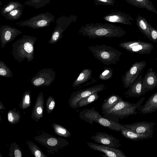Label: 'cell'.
Masks as SVG:
<instances>
[{"label":"cell","instance_id":"1","mask_svg":"<svg viewBox=\"0 0 157 157\" xmlns=\"http://www.w3.org/2000/svg\"><path fill=\"white\" fill-rule=\"evenodd\" d=\"M80 35L90 38L121 37L126 33L120 26L112 24L96 23H87L82 26L78 31Z\"/></svg>","mask_w":157,"mask_h":157},{"label":"cell","instance_id":"2","mask_svg":"<svg viewBox=\"0 0 157 157\" xmlns=\"http://www.w3.org/2000/svg\"><path fill=\"white\" fill-rule=\"evenodd\" d=\"M37 38L24 35L12 45L11 54L16 60L21 63L26 59L28 62L34 59V45Z\"/></svg>","mask_w":157,"mask_h":157},{"label":"cell","instance_id":"3","mask_svg":"<svg viewBox=\"0 0 157 157\" xmlns=\"http://www.w3.org/2000/svg\"><path fill=\"white\" fill-rule=\"evenodd\" d=\"M88 49L96 59L108 66L116 64L122 54L119 50L104 44L88 46Z\"/></svg>","mask_w":157,"mask_h":157},{"label":"cell","instance_id":"4","mask_svg":"<svg viewBox=\"0 0 157 157\" xmlns=\"http://www.w3.org/2000/svg\"><path fill=\"white\" fill-rule=\"evenodd\" d=\"M145 99L143 97L137 102L133 103L122 99L112 108L102 113L110 118L122 119L129 115L136 114L138 112L136 110L141 107Z\"/></svg>","mask_w":157,"mask_h":157},{"label":"cell","instance_id":"5","mask_svg":"<svg viewBox=\"0 0 157 157\" xmlns=\"http://www.w3.org/2000/svg\"><path fill=\"white\" fill-rule=\"evenodd\" d=\"M55 16L49 12L37 14L24 21H19L15 25L18 26H27L33 29L48 26L55 21Z\"/></svg>","mask_w":157,"mask_h":157},{"label":"cell","instance_id":"6","mask_svg":"<svg viewBox=\"0 0 157 157\" xmlns=\"http://www.w3.org/2000/svg\"><path fill=\"white\" fill-rule=\"evenodd\" d=\"M119 45L128 52L140 54H149L154 48L152 44L139 40L121 42Z\"/></svg>","mask_w":157,"mask_h":157},{"label":"cell","instance_id":"7","mask_svg":"<svg viewBox=\"0 0 157 157\" xmlns=\"http://www.w3.org/2000/svg\"><path fill=\"white\" fill-rule=\"evenodd\" d=\"M56 76L53 68H44L38 71L32 78L31 83L36 86H48L54 81Z\"/></svg>","mask_w":157,"mask_h":157},{"label":"cell","instance_id":"8","mask_svg":"<svg viewBox=\"0 0 157 157\" xmlns=\"http://www.w3.org/2000/svg\"><path fill=\"white\" fill-rule=\"evenodd\" d=\"M146 65V63L145 61L136 62L132 65L129 69L122 77V81L124 88H129L131 83L138 77Z\"/></svg>","mask_w":157,"mask_h":157},{"label":"cell","instance_id":"9","mask_svg":"<svg viewBox=\"0 0 157 157\" xmlns=\"http://www.w3.org/2000/svg\"><path fill=\"white\" fill-rule=\"evenodd\" d=\"M105 87L104 84H101L73 92L70 98V106L72 108H76L78 102L82 99L94 93L102 91Z\"/></svg>","mask_w":157,"mask_h":157},{"label":"cell","instance_id":"10","mask_svg":"<svg viewBox=\"0 0 157 157\" xmlns=\"http://www.w3.org/2000/svg\"><path fill=\"white\" fill-rule=\"evenodd\" d=\"M104 20L111 23L132 25L134 19L129 15L117 10L111 11L105 14Z\"/></svg>","mask_w":157,"mask_h":157},{"label":"cell","instance_id":"11","mask_svg":"<svg viewBox=\"0 0 157 157\" xmlns=\"http://www.w3.org/2000/svg\"><path fill=\"white\" fill-rule=\"evenodd\" d=\"M22 32L8 25H2L0 27L1 46L3 48L8 43L12 41Z\"/></svg>","mask_w":157,"mask_h":157},{"label":"cell","instance_id":"12","mask_svg":"<svg viewBox=\"0 0 157 157\" xmlns=\"http://www.w3.org/2000/svg\"><path fill=\"white\" fill-rule=\"evenodd\" d=\"M90 138L95 142L110 147L118 148L121 146L119 140L105 132H97Z\"/></svg>","mask_w":157,"mask_h":157},{"label":"cell","instance_id":"13","mask_svg":"<svg viewBox=\"0 0 157 157\" xmlns=\"http://www.w3.org/2000/svg\"><path fill=\"white\" fill-rule=\"evenodd\" d=\"M87 145L91 149L104 153L102 155L105 157H127L121 150L117 148H114L102 144H98L92 142H88Z\"/></svg>","mask_w":157,"mask_h":157},{"label":"cell","instance_id":"14","mask_svg":"<svg viewBox=\"0 0 157 157\" xmlns=\"http://www.w3.org/2000/svg\"><path fill=\"white\" fill-rule=\"evenodd\" d=\"M157 86V74L152 68H148L143 78L142 96Z\"/></svg>","mask_w":157,"mask_h":157},{"label":"cell","instance_id":"15","mask_svg":"<svg viewBox=\"0 0 157 157\" xmlns=\"http://www.w3.org/2000/svg\"><path fill=\"white\" fill-rule=\"evenodd\" d=\"M155 124L153 122L143 121L123 125L125 128L137 133L144 134L153 133V129Z\"/></svg>","mask_w":157,"mask_h":157},{"label":"cell","instance_id":"16","mask_svg":"<svg viewBox=\"0 0 157 157\" xmlns=\"http://www.w3.org/2000/svg\"><path fill=\"white\" fill-rule=\"evenodd\" d=\"M144 114L153 113L157 110V91L152 94L145 101L144 105L138 109Z\"/></svg>","mask_w":157,"mask_h":157},{"label":"cell","instance_id":"17","mask_svg":"<svg viewBox=\"0 0 157 157\" xmlns=\"http://www.w3.org/2000/svg\"><path fill=\"white\" fill-rule=\"evenodd\" d=\"M79 117L86 122L93 125V122L97 123L98 119L102 116L93 107L90 109H84L80 111Z\"/></svg>","mask_w":157,"mask_h":157},{"label":"cell","instance_id":"18","mask_svg":"<svg viewBox=\"0 0 157 157\" xmlns=\"http://www.w3.org/2000/svg\"><path fill=\"white\" fill-rule=\"evenodd\" d=\"M143 78L142 74H140L130 85L129 89L125 93V95L131 97L139 98L141 96Z\"/></svg>","mask_w":157,"mask_h":157},{"label":"cell","instance_id":"19","mask_svg":"<svg viewBox=\"0 0 157 157\" xmlns=\"http://www.w3.org/2000/svg\"><path fill=\"white\" fill-rule=\"evenodd\" d=\"M122 135L125 138L133 141L147 139L153 137V133L140 134L128 129L125 127L120 130Z\"/></svg>","mask_w":157,"mask_h":157},{"label":"cell","instance_id":"20","mask_svg":"<svg viewBox=\"0 0 157 157\" xmlns=\"http://www.w3.org/2000/svg\"><path fill=\"white\" fill-rule=\"evenodd\" d=\"M136 24L140 31L148 39L152 41L148 23L144 17L138 14L136 19Z\"/></svg>","mask_w":157,"mask_h":157},{"label":"cell","instance_id":"21","mask_svg":"<svg viewBox=\"0 0 157 157\" xmlns=\"http://www.w3.org/2000/svg\"><path fill=\"white\" fill-rule=\"evenodd\" d=\"M127 3L137 7L145 8L157 14V11L150 0H124Z\"/></svg>","mask_w":157,"mask_h":157},{"label":"cell","instance_id":"22","mask_svg":"<svg viewBox=\"0 0 157 157\" xmlns=\"http://www.w3.org/2000/svg\"><path fill=\"white\" fill-rule=\"evenodd\" d=\"M92 70L89 68L84 69L72 85L74 87H76L86 82L91 78Z\"/></svg>","mask_w":157,"mask_h":157},{"label":"cell","instance_id":"23","mask_svg":"<svg viewBox=\"0 0 157 157\" xmlns=\"http://www.w3.org/2000/svg\"><path fill=\"white\" fill-rule=\"evenodd\" d=\"M122 98L119 96L113 94L106 99L103 102L101 106L102 112L106 111L114 106Z\"/></svg>","mask_w":157,"mask_h":157},{"label":"cell","instance_id":"24","mask_svg":"<svg viewBox=\"0 0 157 157\" xmlns=\"http://www.w3.org/2000/svg\"><path fill=\"white\" fill-rule=\"evenodd\" d=\"M97 123L111 130L117 132L120 131L121 129L124 127L122 124L108 120L102 117L98 119Z\"/></svg>","mask_w":157,"mask_h":157},{"label":"cell","instance_id":"25","mask_svg":"<svg viewBox=\"0 0 157 157\" xmlns=\"http://www.w3.org/2000/svg\"><path fill=\"white\" fill-rule=\"evenodd\" d=\"M23 6H24V5L19 2L10 1L1 8V14L4 16L7 13L13 10Z\"/></svg>","mask_w":157,"mask_h":157},{"label":"cell","instance_id":"26","mask_svg":"<svg viewBox=\"0 0 157 157\" xmlns=\"http://www.w3.org/2000/svg\"><path fill=\"white\" fill-rule=\"evenodd\" d=\"M98 92L94 93L82 99L78 103L76 108L88 105L94 101H96L100 97L98 94Z\"/></svg>","mask_w":157,"mask_h":157},{"label":"cell","instance_id":"27","mask_svg":"<svg viewBox=\"0 0 157 157\" xmlns=\"http://www.w3.org/2000/svg\"><path fill=\"white\" fill-rule=\"evenodd\" d=\"M51 1V0H29L25 2L24 4L29 6L38 9L49 4Z\"/></svg>","mask_w":157,"mask_h":157},{"label":"cell","instance_id":"28","mask_svg":"<svg viewBox=\"0 0 157 157\" xmlns=\"http://www.w3.org/2000/svg\"><path fill=\"white\" fill-rule=\"evenodd\" d=\"M24 6L18 8L6 14L4 17L6 19L10 20H15L19 18L21 16Z\"/></svg>","mask_w":157,"mask_h":157},{"label":"cell","instance_id":"29","mask_svg":"<svg viewBox=\"0 0 157 157\" xmlns=\"http://www.w3.org/2000/svg\"><path fill=\"white\" fill-rule=\"evenodd\" d=\"M63 31L55 27L50 40L48 41L49 44H53L59 41L63 37Z\"/></svg>","mask_w":157,"mask_h":157},{"label":"cell","instance_id":"30","mask_svg":"<svg viewBox=\"0 0 157 157\" xmlns=\"http://www.w3.org/2000/svg\"><path fill=\"white\" fill-rule=\"evenodd\" d=\"M13 73L6 63L0 61V75L2 77L11 78L13 76Z\"/></svg>","mask_w":157,"mask_h":157},{"label":"cell","instance_id":"31","mask_svg":"<svg viewBox=\"0 0 157 157\" xmlns=\"http://www.w3.org/2000/svg\"><path fill=\"white\" fill-rule=\"evenodd\" d=\"M103 71L100 74L99 78L102 80H106L112 78L113 69L109 67H105Z\"/></svg>","mask_w":157,"mask_h":157},{"label":"cell","instance_id":"32","mask_svg":"<svg viewBox=\"0 0 157 157\" xmlns=\"http://www.w3.org/2000/svg\"><path fill=\"white\" fill-rule=\"evenodd\" d=\"M95 6L98 5L116 6L115 0H93Z\"/></svg>","mask_w":157,"mask_h":157},{"label":"cell","instance_id":"33","mask_svg":"<svg viewBox=\"0 0 157 157\" xmlns=\"http://www.w3.org/2000/svg\"><path fill=\"white\" fill-rule=\"evenodd\" d=\"M148 26L151 32L152 41L153 43H157V29L154 28L150 23Z\"/></svg>","mask_w":157,"mask_h":157},{"label":"cell","instance_id":"34","mask_svg":"<svg viewBox=\"0 0 157 157\" xmlns=\"http://www.w3.org/2000/svg\"><path fill=\"white\" fill-rule=\"evenodd\" d=\"M56 130L59 133L66 136H71L70 132L64 128L58 127L56 128Z\"/></svg>","mask_w":157,"mask_h":157},{"label":"cell","instance_id":"35","mask_svg":"<svg viewBox=\"0 0 157 157\" xmlns=\"http://www.w3.org/2000/svg\"><path fill=\"white\" fill-rule=\"evenodd\" d=\"M47 143L49 145L53 146L57 144V141L56 139L52 138L48 140Z\"/></svg>","mask_w":157,"mask_h":157},{"label":"cell","instance_id":"36","mask_svg":"<svg viewBox=\"0 0 157 157\" xmlns=\"http://www.w3.org/2000/svg\"><path fill=\"white\" fill-rule=\"evenodd\" d=\"M15 156V157H21V153L20 150H16L14 152Z\"/></svg>","mask_w":157,"mask_h":157},{"label":"cell","instance_id":"37","mask_svg":"<svg viewBox=\"0 0 157 157\" xmlns=\"http://www.w3.org/2000/svg\"><path fill=\"white\" fill-rule=\"evenodd\" d=\"M8 118L9 121L10 122H12L13 120V117L11 113H9L8 115Z\"/></svg>","mask_w":157,"mask_h":157},{"label":"cell","instance_id":"38","mask_svg":"<svg viewBox=\"0 0 157 157\" xmlns=\"http://www.w3.org/2000/svg\"><path fill=\"white\" fill-rule=\"evenodd\" d=\"M55 105V102L53 101H52L49 106V108L50 109H52L54 107Z\"/></svg>","mask_w":157,"mask_h":157},{"label":"cell","instance_id":"39","mask_svg":"<svg viewBox=\"0 0 157 157\" xmlns=\"http://www.w3.org/2000/svg\"><path fill=\"white\" fill-rule=\"evenodd\" d=\"M35 155L36 157H40L41 156V153L39 150H36L35 153Z\"/></svg>","mask_w":157,"mask_h":157},{"label":"cell","instance_id":"40","mask_svg":"<svg viewBox=\"0 0 157 157\" xmlns=\"http://www.w3.org/2000/svg\"><path fill=\"white\" fill-rule=\"evenodd\" d=\"M29 95L27 94L25 96V102L27 104H29Z\"/></svg>","mask_w":157,"mask_h":157},{"label":"cell","instance_id":"41","mask_svg":"<svg viewBox=\"0 0 157 157\" xmlns=\"http://www.w3.org/2000/svg\"><path fill=\"white\" fill-rule=\"evenodd\" d=\"M37 113L39 114H41L42 112V109L40 107H38L36 109Z\"/></svg>","mask_w":157,"mask_h":157},{"label":"cell","instance_id":"42","mask_svg":"<svg viewBox=\"0 0 157 157\" xmlns=\"http://www.w3.org/2000/svg\"><path fill=\"white\" fill-rule=\"evenodd\" d=\"M156 60L157 61V57L156 58Z\"/></svg>","mask_w":157,"mask_h":157},{"label":"cell","instance_id":"43","mask_svg":"<svg viewBox=\"0 0 157 157\" xmlns=\"http://www.w3.org/2000/svg\"></svg>","mask_w":157,"mask_h":157}]
</instances>
